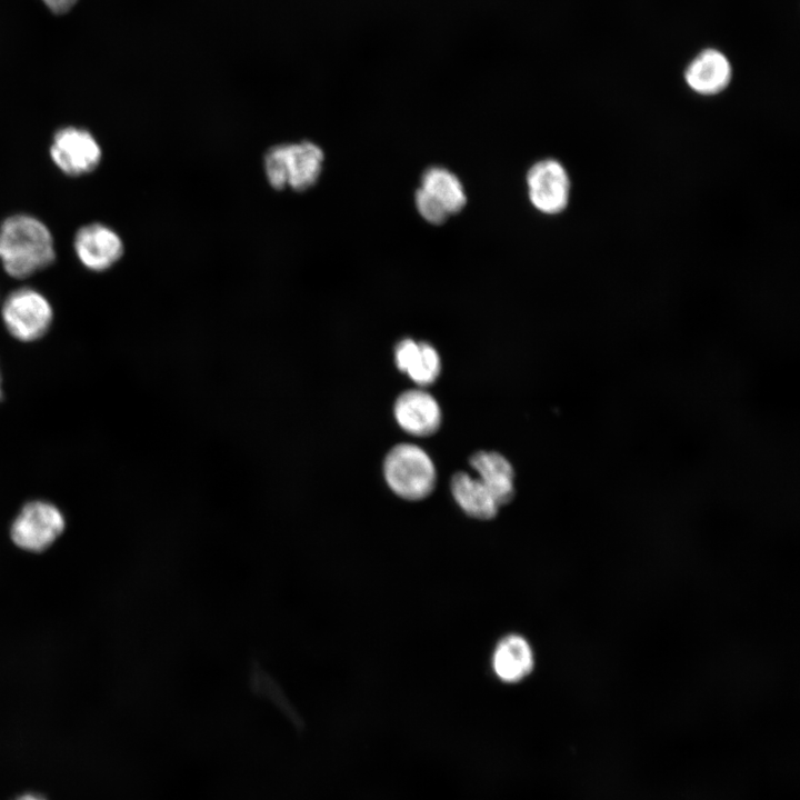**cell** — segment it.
<instances>
[{
    "label": "cell",
    "instance_id": "obj_1",
    "mask_svg": "<svg viewBox=\"0 0 800 800\" xmlns=\"http://www.w3.org/2000/svg\"><path fill=\"white\" fill-rule=\"evenodd\" d=\"M56 258L48 227L33 216L17 213L0 224V260L12 278L24 279L47 267Z\"/></svg>",
    "mask_w": 800,
    "mask_h": 800
},
{
    "label": "cell",
    "instance_id": "obj_2",
    "mask_svg": "<svg viewBox=\"0 0 800 800\" xmlns=\"http://www.w3.org/2000/svg\"><path fill=\"white\" fill-rule=\"evenodd\" d=\"M324 161L323 151L310 141L282 143L270 148L263 159L268 182L274 189L286 187L303 191L319 179Z\"/></svg>",
    "mask_w": 800,
    "mask_h": 800
},
{
    "label": "cell",
    "instance_id": "obj_3",
    "mask_svg": "<svg viewBox=\"0 0 800 800\" xmlns=\"http://www.w3.org/2000/svg\"><path fill=\"white\" fill-rule=\"evenodd\" d=\"M383 473L390 489L407 500L426 498L436 484L431 459L421 448L410 443L397 444L389 451Z\"/></svg>",
    "mask_w": 800,
    "mask_h": 800
},
{
    "label": "cell",
    "instance_id": "obj_4",
    "mask_svg": "<svg viewBox=\"0 0 800 800\" xmlns=\"http://www.w3.org/2000/svg\"><path fill=\"white\" fill-rule=\"evenodd\" d=\"M1 317L7 331L14 339L31 342L42 338L50 329L53 309L41 292L20 288L3 301Z\"/></svg>",
    "mask_w": 800,
    "mask_h": 800
},
{
    "label": "cell",
    "instance_id": "obj_5",
    "mask_svg": "<svg viewBox=\"0 0 800 800\" xmlns=\"http://www.w3.org/2000/svg\"><path fill=\"white\" fill-rule=\"evenodd\" d=\"M63 528L61 511L50 502L36 500L28 502L13 520L11 538L22 549L42 551L60 536Z\"/></svg>",
    "mask_w": 800,
    "mask_h": 800
},
{
    "label": "cell",
    "instance_id": "obj_6",
    "mask_svg": "<svg viewBox=\"0 0 800 800\" xmlns=\"http://www.w3.org/2000/svg\"><path fill=\"white\" fill-rule=\"evenodd\" d=\"M49 152L53 163L70 177L93 171L102 153L98 141L88 130L71 126L56 131Z\"/></svg>",
    "mask_w": 800,
    "mask_h": 800
},
{
    "label": "cell",
    "instance_id": "obj_7",
    "mask_svg": "<svg viewBox=\"0 0 800 800\" xmlns=\"http://www.w3.org/2000/svg\"><path fill=\"white\" fill-rule=\"evenodd\" d=\"M527 187L531 204L542 213H560L568 206L570 179L558 160L536 162L527 173Z\"/></svg>",
    "mask_w": 800,
    "mask_h": 800
},
{
    "label": "cell",
    "instance_id": "obj_8",
    "mask_svg": "<svg viewBox=\"0 0 800 800\" xmlns=\"http://www.w3.org/2000/svg\"><path fill=\"white\" fill-rule=\"evenodd\" d=\"M73 247L80 262L96 272L111 268L124 250L119 234L99 222L81 227L74 236Z\"/></svg>",
    "mask_w": 800,
    "mask_h": 800
},
{
    "label": "cell",
    "instance_id": "obj_9",
    "mask_svg": "<svg viewBox=\"0 0 800 800\" xmlns=\"http://www.w3.org/2000/svg\"><path fill=\"white\" fill-rule=\"evenodd\" d=\"M731 76L730 61L721 51L713 48L700 51L684 70L688 87L701 96L720 93L729 86Z\"/></svg>",
    "mask_w": 800,
    "mask_h": 800
},
{
    "label": "cell",
    "instance_id": "obj_10",
    "mask_svg": "<svg viewBox=\"0 0 800 800\" xmlns=\"http://www.w3.org/2000/svg\"><path fill=\"white\" fill-rule=\"evenodd\" d=\"M393 411L400 427L414 436H430L440 426V408L434 398L422 390L401 393Z\"/></svg>",
    "mask_w": 800,
    "mask_h": 800
},
{
    "label": "cell",
    "instance_id": "obj_11",
    "mask_svg": "<svg viewBox=\"0 0 800 800\" xmlns=\"http://www.w3.org/2000/svg\"><path fill=\"white\" fill-rule=\"evenodd\" d=\"M534 666L533 651L528 641L518 634H509L497 644L492 656V669L504 683H518L529 676Z\"/></svg>",
    "mask_w": 800,
    "mask_h": 800
},
{
    "label": "cell",
    "instance_id": "obj_12",
    "mask_svg": "<svg viewBox=\"0 0 800 800\" xmlns=\"http://www.w3.org/2000/svg\"><path fill=\"white\" fill-rule=\"evenodd\" d=\"M470 466L480 474V481L500 507L514 496V472L510 462L498 452L479 451L471 456Z\"/></svg>",
    "mask_w": 800,
    "mask_h": 800
},
{
    "label": "cell",
    "instance_id": "obj_13",
    "mask_svg": "<svg viewBox=\"0 0 800 800\" xmlns=\"http://www.w3.org/2000/svg\"><path fill=\"white\" fill-rule=\"evenodd\" d=\"M451 492L459 507L469 516L489 520L497 516L499 506L479 479L457 472L451 480Z\"/></svg>",
    "mask_w": 800,
    "mask_h": 800
},
{
    "label": "cell",
    "instance_id": "obj_14",
    "mask_svg": "<svg viewBox=\"0 0 800 800\" xmlns=\"http://www.w3.org/2000/svg\"><path fill=\"white\" fill-rule=\"evenodd\" d=\"M420 188L434 198L449 214L459 212L467 202L461 181L446 168L427 169L421 177Z\"/></svg>",
    "mask_w": 800,
    "mask_h": 800
},
{
    "label": "cell",
    "instance_id": "obj_15",
    "mask_svg": "<svg viewBox=\"0 0 800 800\" xmlns=\"http://www.w3.org/2000/svg\"><path fill=\"white\" fill-rule=\"evenodd\" d=\"M418 344L419 351L407 373L419 384H430L440 372V359L431 344L427 342H419Z\"/></svg>",
    "mask_w": 800,
    "mask_h": 800
},
{
    "label": "cell",
    "instance_id": "obj_16",
    "mask_svg": "<svg viewBox=\"0 0 800 800\" xmlns=\"http://www.w3.org/2000/svg\"><path fill=\"white\" fill-rule=\"evenodd\" d=\"M414 201L419 213L430 223H442L450 216L434 198L421 188L417 190Z\"/></svg>",
    "mask_w": 800,
    "mask_h": 800
},
{
    "label": "cell",
    "instance_id": "obj_17",
    "mask_svg": "<svg viewBox=\"0 0 800 800\" xmlns=\"http://www.w3.org/2000/svg\"><path fill=\"white\" fill-rule=\"evenodd\" d=\"M419 351V344L412 339L407 338L401 340L394 352L396 364L399 370L407 372L412 364L417 353Z\"/></svg>",
    "mask_w": 800,
    "mask_h": 800
},
{
    "label": "cell",
    "instance_id": "obj_18",
    "mask_svg": "<svg viewBox=\"0 0 800 800\" xmlns=\"http://www.w3.org/2000/svg\"><path fill=\"white\" fill-rule=\"evenodd\" d=\"M46 6L54 13L62 14L68 12L78 0H42Z\"/></svg>",
    "mask_w": 800,
    "mask_h": 800
},
{
    "label": "cell",
    "instance_id": "obj_19",
    "mask_svg": "<svg viewBox=\"0 0 800 800\" xmlns=\"http://www.w3.org/2000/svg\"><path fill=\"white\" fill-rule=\"evenodd\" d=\"M14 800H47L42 794L34 793V792H27L21 796H19Z\"/></svg>",
    "mask_w": 800,
    "mask_h": 800
},
{
    "label": "cell",
    "instance_id": "obj_20",
    "mask_svg": "<svg viewBox=\"0 0 800 800\" xmlns=\"http://www.w3.org/2000/svg\"><path fill=\"white\" fill-rule=\"evenodd\" d=\"M2 394H3V390H2V378H1V372H0V401H1V399H2Z\"/></svg>",
    "mask_w": 800,
    "mask_h": 800
}]
</instances>
